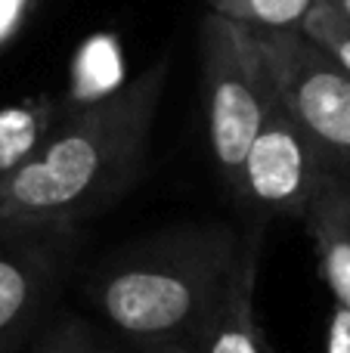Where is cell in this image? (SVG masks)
<instances>
[{
    "label": "cell",
    "mask_w": 350,
    "mask_h": 353,
    "mask_svg": "<svg viewBox=\"0 0 350 353\" xmlns=\"http://www.w3.org/2000/svg\"><path fill=\"white\" fill-rule=\"evenodd\" d=\"M167 68L161 56L105 97L62 109L31 159L0 183V211L81 223L127 195L146 168Z\"/></svg>",
    "instance_id": "obj_1"
},
{
    "label": "cell",
    "mask_w": 350,
    "mask_h": 353,
    "mask_svg": "<svg viewBox=\"0 0 350 353\" xmlns=\"http://www.w3.org/2000/svg\"><path fill=\"white\" fill-rule=\"evenodd\" d=\"M248 232L220 220L167 226L105 257L87 294L109 329L136 350H192L239 270Z\"/></svg>",
    "instance_id": "obj_2"
},
{
    "label": "cell",
    "mask_w": 350,
    "mask_h": 353,
    "mask_svg": "<svg viewBox=\"0 0 350 353\" xmlns=\"http://www.w3.org/2000/svg\"><path fill=\"white\" fill-rule=\"evenodd\" d=\"M202 81L208 112V146L227 192L236 186L242 159L270 109L276 87L254 34L220 12L202 19Z\"/></svg>",
    "instance_id": "obj_3"
},
{
    "label": "cell",
    "mask_w": 350,
    "mask_h": 353,
    "mask_svg": "<svg viewBox=\"0 0 350 353\" xmlns=\"http://www.w3.org/2000/svg\"><path fill=\"white\" fill-rule=\"evenodd\" d=\"M251 34L279 103L329 165L350 174V74L298 28H251Z\"/></svg>",
    "instance_id": "obj_4"
},
{
    "label": "cell",
    "mask_w": 350,
    "mask_h": 353,
    "mask_svg": "<svg viewBox=\"0 0 350 353\" xmlns=\"http://www.w3.org/2000/svg\"><path fill=\"white\" fill-rule=\"evenodd\" d=\"M326 155L304 128L289 115L279 97H273L245 159L236 186L229 189L239 208L258 223L267 220H301L307 201L313 199L322 174L329 171Z\"/></svg>",
    "instance_id": "obj_5"
},
{
    "label": "cell",
    "mask_w": 350,
    "mask_h": 353,
    "mask_svg": "<svg viewBox=\"0 0 350 353\" xmlns=\"http://www.w3.org/2000/svg\"><path fill=\"white\" fill-rule=\"evenodd\" d=\"M78 223L65 217L0 211V341L22 335L59 292Z\"/></svg>",
    "instance_id": "obj_6"
},
{
    "label": "cell",
    "mask_w": 350,
    "mask_h": 353,
    "mask_svg": "<svg viewBox=\"0 0 350 353\" xmlns=\"http://www.w3.org/2000/svg\"><path fill=\"white\" fill-rule=\"evenodd\" d=\"M335 307L350 313V174L329 168L301 217Z\"/></svg>",
    "instance_id": "obj_7"
},
{
    "label": "cell",
    "mask_w": 350,
    "mask_h": 353,
    "mask_svg": "<svg viewBox=\"0 0 350 353\" xmlns=\"http://www.w3.org/2000/svg\"><path fill=\"white\" fill-rule=\"evenodd\" d=\"M258 257H260V232L251 230L239 270H236L220 307L208 319L202 335L196 338L192 353H267L258 325V310H254Z\"/></svg>",
    "instance_id": "obj_8"
},
{
    "label": "cell",
    "mask_w": 350,
    "mask_h": 353,
    "mask_svg": "<svg viewBox=\"0 0 350 353\" xmlns=\"http://www.w3.org/2000/svg\"><path fill=\"white\" fill-rule=\"evenodd\" d=\"M59 115L62 103L53 97L25 99L10 109H0V183L31 159Z\"/></svg>",
    "instance_id": "obj_9"
},
{
    "label": "cell",
    "mask_w": 350,
    "mask_h": 353,
    "mask_svg": "<svg viewBox=\"0 0 350 353\" xmlns=\"http://www.w3.org/2000/svg\"><path fill=\"white\" fill-rule=\"evenodd\" d=\"M211 12L233 19L248 28H301L316 0H205Z\"/></svg>",
    "instance_id": "obj_10"
},
{
    "label": "cell",
    "mask_w": 350,
    "mask_h": 353,
    "mask_svg": "<svg viewBox=\"0 0 350 353\" xmlns=\"http://www.w3.org/2000/svg\"><path fill=\"white\" fill-rule=\"evenodd\" d=\"M298 31L304 37H310L316 47L326 50L350 74V16H344L338 6L326 3V0H316Z\"/></svg>",
    "instance_id": "obj_11"
},
{
    "label": "cell",
    "mask_w": 350,
    "mask_h": 353,
    "mask_svg": "<svg viewBox=\"0 0 350 353\" xmlns=\"http://www.w3.org/2000/svg\"><path fill=\"white\" fill-rule=\"evenodd\" d=\"M31 353H118L103 332L81 316H62L34 341Z\"/></svg>",
    "instance_id": "obj_12"
},
{
    "label": "cell",
    "mask_w": 350,
    "mask_h": 353,
    "mask_svg": "<svg viewBox=\"0 0 350 353\" xmlns=\"http://www.w3.org/2000/svg\"><path fill=\"white\" fill-rule=\"evenodd\" d=\"M34 6L37 0H0V53L10 47V41L19 34V28L28 22Z\"/></svg>",
    "instance_id": "obj_13"
},
{
    "label": "cell",
    "mask_w": 350,
    "mask_h": 353,
    "mask_svg": "<svg viewBox=\"0 0 350 353\" xmlns=\"http://www.w3.org/2000/svg\"><path fill=\"white\" fill-rule=\"evenodd\" d=\"M326 353H350V313L341 310V307H335V313H332Z\"/></svg>",
    "instance_id": "obj_14"
},
{
    "label": "cell",
    "mask_w": 350,
    "mask_h": 353,
    "mask_svg": "<svg viewBox=\"0 0 350 353\" xmlns=\"http://www.w3.org/2000/svg\"><path fill=\"white\" fill-rule=\"evenodd\" d=\"M140 353H192V350H186V347H146Z\"/></svg>",
    "instance_id": "obj_15"
},
{
    "label": "cell",
    "mask_w": 350,
    "mask_h": 353,
    "mask_svg": "<svg viewBox=\"0 0 350 353\" xmlns=\"http://www.w3.org/2000/svg\"><path fill=\"white\" fill-rule=\"evenodd\" d=\"M326 3H332V6H338L344 16H350V0H326Z\"/></svg>",
    "instance_id": "obj_16"
},
{
    "label": "cell",
    "mask_w": 350,
    "mask_h": 353,
    "mask_svg": "<svg viewBox=\"0 0 350 353\" xmlns=\"http://www.w3.org/2000/svg\"><path fill=\"white\" fill-rule=\"evenodd\" d=\"M0 353H12V344L10 341H0Z\"/></svg>",
    "instance_id": "obj_17"
}]
</instances>
